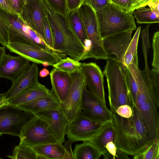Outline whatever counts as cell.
Returning a JSON list of instances; mask_svg holds the SVG:
<instances>
[{"instance_id":"obj_27","label":"cell","mask_w":159,"mask_h":159,"mask_svg":"<svg viewBox=\"0 0 159 159\" xmlns=\"http://www.w3.org/2000/svg\"><path fill=\"white\" fill-rule=\"evenodd\" d=\"M7 157L13 159H37L38 154L32 147L20 141L14 148L12 154Z\"/></svg>"},{"instance_id":"obj_12","label":"cell","mask_w":159,"mask_h":159,"mask_svg":"<svg viewBox=\"0 0 159 159\" xmlns=\"http://www.w3.org/2000/svg\"><path fill=\"white\" fill-rule=\"evenodd\" d=\"M71 74L72 81L69 94L65 101L60 103L61 109L66 116L69 122L81 110L83 93L86 87L81 71Z\"/></svg>"},{"instance_id":"obj_9","label":"cell","mask_w":159,"mask_h":159,"mask_svg":"<svg viewBox=\"0 0 159 159\" xmlns=\"http://www.w3.org/2000/svg\"><path fill=\"white\" fill-rule=\"evenodd\" d=\"M19 137L20 141L31 147L61 143L47 123L35 116L24 128Z\"/></svg>"},{"instance_id":"obj_45","label":"cell","mask_w":159,"mask_h":159,"mask_svg":"<svg viewBox=\"0 0 159 159\" xmlns=\"http://www.w3.org/2000/svg\"><path fill=\"white\" fill-rule=\"evenodd\" d=\"M156 0H144L142 4L139 6V8L145 7L148 6V4Z\"/></svg>"},{"instance_id":"obj_11","label":"cell","mask_w":159,"mask_h":159,"mask_svg":"<svg viewBox=\"0 0 159 159\" xmlns=\"http://www.w3.org/2000/svg\"><path fill=\"white\" fill-rule=\"evenodd\" d=\"M103 125L87 117L81 111L73 120L69 122L66 135L72 143L78 141H90Z\"/></svg>"},{"instance_id":"obj_42","label":"cell","mask_w":159,"mask_h":159,"mask_svg":"<svg viewBox=\"0 0 159 159\" xmlns=\"http://www.w3.org/2000/svg\"><path fill=\"white\" fill-rule=\"evenodd\" d=\"M49 74V70L46 68H43L40 71L39 75L40 77L44 78L48 76Z\"/></svg>"},{"instance_id":"obj_17","label":"cell","mask_w":159,"mask_h":159,"mask_svg":"<svg viewBox=\"0 0 159 159\" xmlns=\"http://www.w3.org/2000/svg\"><path fill=\"white\" fill-rule=\"evenodd\" d=\"M81 67L86 86L106 103L103 71L98 65L93 62L82 63Z\"/></svg>"},{"instance_id":"obj_38","label":"cell","mask_w":159,"mask_h":159,"mask_svg":"<svg viewBox=\"0 0 159 159\" xmlns=\"http://www.w3.org/2000/svg\"><path fill=\"white\" fill-rule=\"evenodd\" d=\"M68 11L77 9L81 5V0H66Z\"/></svg>"},{"instance_id":"obj_8","label":"cell","mask_w":159,"mask_h":159,"mask_svg":"<svg viewBox=\"0 0 159 159\" xmlns=\"http://www.w3.org/2000/svg\"><path fill=\"white\" fill-rule=\"evenodd\" d=\"M35 116L18 106L8 103L0 107V136L8 134L19 137L25 125Z\"/></svg>"},{"instance_id":"obj_3","label":"cell","mask_w":159,"mask_h":159,"mask_svg":"<svg viewBox=\"0 0 159 159\" xmlns=\"http://www.w3.org/2000/svg\"><path fill=\"white\" fill-rule=\"evenodd\" d=\"M141 26L131 38L133 30L118 33L102 39L103 47L108 59L117 61L121 67L128 68L137 55Z\"/></svg>"},{"instance_id":"obj_14","label":"cell","mask_w":159,"mask_h":159,"mask_svg":"<svg viewBox=\"0 0 159 159\" xmlns=\"http://www.w3.org/2000/svg\"><path fill=\"white\" fill-rule=\"evenodd\" d=\"M47 13L41 0H29L24 5L20 16L45 42L43 19Z\"/></svg>"},{"instance_id":"obj_2","label":"cell","mask_w":159,"mask_h":159,"mask_svg":"<svg viewBox=\"0 0 159 159\" xmlns=\"http://www.w3.org/2000/svg\"><path fill=\"white\" fill-rule=\"evenodd\" d=\"M43 3L52 31L53 50L78 61L84 60V46L66 18L55 12L45 0Z\"/></svg>"},{"instance_id":"obj_32","label":"cell","mask_w":159,"mask_h":159,"mask_svg":"<svg viewBox=\"0 0 159 159\" xmlns=\"http://www.w3.org/2000/svg\"><path fill=\"white\" fill-rule=\"evenodd\" d=\"M152 47L153 57L152 66L153 68L159 70V32L157 31L153 35Z\"/></svg>"},{"instance_id":"obj_50","label":"cell","mask_w":159,"mask_h":159,"mask_svg":"<svg viewBox=\"0 0 159 159\" xmlns=\"http://www.w3.org/2000/svg\"><path fill=\"white\" fill-rule=\"evenodd\" d=\"M2 159V158L1 157H0V159Z\"/></svg>"},{"instance_id":"obj_36","label":"cell","mask_w":159,"mask_h":159,"mask_svg":"<svg viewBox=\"0 0 159 159\" xmlns=\"http://www.w3.org/2000/svg\"><path fill=\"white\" fill-rule=\"evenodd\" d=\"M8 3L15 13L20 15L25 5L24 0H7Z\"/></svg>"},{"instance_id":"obj_30","label":"cell","mask_w":159,"mask_h":159,"mask_svg":"<svg viewBox=\"0 0 159 159\" xmlns=\"http://www.w3.org/2000/svg\"><path fill=\"white\" fill-rule=\"evenodd\" d=\"M134 159H159V141H153L143 152L133 156Z\"/></svg>"},{"instance_id":"obj_7","label":"cell","mask_w":159,"mask_h":159,"mask_svg":"<svg viewBox=\"0 0 159 159\" xmlns=\"http://www.w3.org/2000/svg\"><path fill=\"white\" fill-rule=\"evenodd\" d=\"M80 19L85 29L88 39L91 43L90 58L96 59H108L101 37L96 11L86 4L81 5L77 9Z\"/></svg>"},{"instance_id":"obj_13","label":"cell","mask_w":159,"mask_h":159,"mask_svg":"<svg viewBox=\"0 0 159 159\" xmlns=\"http://www.w3.org/2000/svg\"><path fill=\"white\" fill-rule=\"evenodd\" d=\"M81 111L87 117L103 125L111 120L112 112L106 103L86 88L83 93Z\"/></svg>"},{"instance_id":"obj_35","label":"cell","mask_w":159,"mask_h":159,"mask_svg":"<svg viewBox=\"0 0 159 159\" xmlns=\"http://www.w3.org/2000/svg\"><path fill=\"white\" fill-rule=\"evenodd\" d=\"M115 111L119 116L125 118L130 117L133 113L132 108L126 104L120 106Z\"/></svg>"},{"instance_id":"obj_15","label":"cell","mask_w":159,"mask_h":159,"mask_svg":"<svg viewBox=\"0 0 159 159\" xmlns=\"http://www.w3.org/2000/svg\"><path fill=\"white\" fill-rule=\"evenodd\" d=\"M39 69L37 64L33 62L30 67L12 82L9 89L1 93L7 101L16 96L23 91L38 85Z\"/></svg>"},{"instance_id":"obj_24","label":"cell","mask_w":159,"mask_h":159,"mask_svg":"<svg viewBox=\"0 0 159 159\" xmlns=\"http://www.w3.org/2000/svg\"><path fill=\"white\" fill-rule=\"evenodd\" d=\"M74 159H98L102 156L99 150L90 141L75 145Z\"/></svg>"},{"instance_id":"obj_25","label":"cell","mask_w":159,"mask_h":159,"mask_svg":"<svg viewBox=\"0 0 159 159\" xmlns=\"http://www.w3.org/2000/svg\"><path fill=\"white\" fill-rule=\"evenodd\" d=\"M65 18L70 27L84 45V42L88 39L85 29L79 16L77 9L68 11Z\"/></svg>"},{"instance_id":"obj_47","label":"cell","mask_w":159,"mask_h":159,"mask_svg":"<svg viewBox=\"0 0 159 159\" xmlns=\"http://www.w3.org/2000/svg\"><path fill=\"white\" fill-rule=\"evenodd\" d=\"M42 65L44 66H49V63L45 61L43 62L42 64Z\"/></svg>"},{"instance_id":"obj_34","label":"cell","mask_w":159,"mask_h":159,"mask_svg":"<svg viewBox=\"0 0 159 159\" xmlns=\"http://www.w3.org/2000/svg\"><path fill=\"white\" fill-rule=\"evenodd\" d=\"M111 2L110 0H81V5H88L97 11Z\"/></svg>"},{"instance_id":"obj_4","label":"cell","mask_w":159,"mask_h":159,"mask_svg":"<svg viewBox=\"0 0 159 159\" xmlns=\"http://www.w3.org/2000/svg\"><path fill=\"white\" fill-rule=\"evenodd\" d=\"M96 12L102 39L137 29L133 11H127L111 2Z\"/></svg>"},{"instance_id":"obj_44","label":"cell","mask_w":159,"mask_h":159,"mask_svg":"<svg viewBox=\"0 0 159 159\" xmlns=\"http://www.w3.org/2000/svg\"><path fill=\"white\" fill-rule=\"evenodd\" d=\"M6 54V47L0 46V60Z\"/></svg>"},{"instance_id":"obj_16","label":"cell","mask_w":159,"mask_h":159,"mask_svg":"<svg viewBox=\"0 0 159 159\" xmlns=\"http://www.w3.org/2000/svg\"><path fill=\"white\" fill-rule=\"evenodd\" d=\"M30 61L19 55L5 54L0 60V78L13 82L30 66Z\"/></svg>"},{"instance_id":"obj_22","label":"cell","mask_w":159,"mask_h":159,"mask_svg":"<svg viewBox=\"0 0 159 159\" xmlns=\"http://www.w3.org/2000/svg\"><path fill=\"white\" fill-rule=\"evenodd\" d=\"M38 154L37 159H69L64 144L52 143L32 147Z\"/></svg>"},{"instance_id":"obj_33","label":"cell","mask_w":159,"mask_h":159,"mask_svg":"<svg viewBox=\"0 0 159 159\" xmlns=\"http://www.w3.org/2000/svg\"><path fill=\"white\" fill-rule=\"evenodd\" d=\"M43 24L45 42L50 48L54 50L52 34L47 15L43 19Z\"/></svg>"},{"instance_id":"obj_40","label":"cell","mask_w":159,"mask_h":159,"mask_svg":"<svg viewBox=\"0 0 159 159\" xmlns=\"http://www.w3.org/2000/svg\"><path fill=\"white\" fill-rule=\"evenodd\" d=\"M64 143V145L66 148L68 156L69 159H74L73 152L71 148L72 143L68 139L67 141H65Z\"/></svg>"},{"instance_id":"obj_23","label":"cell","mask_w":159,"mask_h":159,"mask_svg":"<svg viewBox=\"0 0 159 159\" xmlns=\"http://www.w3.org/2000/svg\"><path fill=\"white\" fill-rule=\"evenodd\" d=\"M115 133L111 120L104 124L100 131L90 141L104 157L106 153V144L110 142L115 143Z\"/></svg>"},{"instance_id":"obj_48","label":"cell","mask_w":159,"mask_h":159,"mask_svg":"<svg viewBox=\"0 0 159 159\" xmlns=\"http://www.w3.org/2000/svg\"><path fill=\"white\" fill-rule=\"evenodd\" d=\"M136 0H131L133 4V6H134L135 4Z\"/></svg>"},{"instance_id":"obj_43","label":"cell","mask_w":159,"mask_h":159,"mask_svg":"<svg viewBox=\"0 0 159 159\" xmlns=\"http://www.w3.org/2000/svg\"><path fill=\"white\" fill-rule=\"evenodd\" d=\"M144 0H137L135 4L132 7L131 11H134L135 10L139 8Z\"/></svg>"},{"instance_id":"obj_46","label":"cell","mask_w":159,"mask_h":159,"mask_svg":"<svg viewBox=\"0 0 159 159\" xmlns=\"http://www.w3.org/2000/svg\"><path fill=\"white\" fill-rule=\"evenodd\" d=\"M7 103V101L4 99L1 94H0V107Z\"/></svg>"},{"instance_id":"obj_26","label":"cell","mask_w":159,"mask_h":159,"mask_svg":"<svg viewBox=\"0 0 159 159\" xmlns=\"http://www.w3.org/2000/svg\"><path fill=\"white\" fill-rule=\"evenodd\" d=\"M133 14L139 24H151L159 22V11L154 9L142 7L135 10Z\"/></svg>"},{"instance_id":"obj_37","label":"cell","mask_w":159,"mask_h":159,"mask_svg":"<svg viewBox=\"0 0 159 159\" xmlns=\"http://www.w3.org/2000/svg\"><path fill=\"white\" fill-rule=\"evenodd\" d=\"M115 5L127 11H131L133 4L131 0H110Z\"/></svg>"},{"instance_id":"obj_20","label":"cell","mask_w":159,"mask_h":159,"mask_svg":"<svg viewBox=\"0 0 159 159\" xmlns=\"http://www.w3.org/2000/svg\"><path fill=\"white\" fill-rule=\"evenodd\" d=\"M18 107L34 115L45 111L58 109L61 108L60 102L52 93Z\"/></svg>"},{"instance_id":"obj_21","label":"cell","mask_w":159,"mask_h":159,"mask_svg":"<svg viewBox=\"0 0 159 159\" xmlns=\"http://www.w3.org/2000/svg\"><path fill=\"white\" fill-rule=\"evenodd\" d=\"M52 93L51 90L39 83L35 86L23 91L16 96L8 100L7 103L11 105L18 106Z\"/></svg>"},{"instance_id":"obj_39","label":"cell","mask_w":159,"mask_h":159,"mask_svg":"<svg viewBox=\"0 0 159 159\" xmlns=\"http://www.w3.org/2000/svg\"><path fill=\"white\" fill-rule=\"evenodd\" d=\"M0 9L11 14H16L10 6L7 0H0Z\"/></svg>"},{"instance_id":"obj_29","label":"cell","mask_w":159,"mask_h":159,"mask_svg":"<svg viewBox=\"0 0 159 159\" xmlns=\"http://www.w3.org/2000/svg\"><path fill=\"white\" fill-rule=\"evenodd\" d=\"M125 76L132 103L134 106L138 90L137 84L128 68L121 67Z\"/></svg>"},{"instance_id":"obj_5","label":"cell","mask_w":159,"mask_h":159,"mask_svg":"<svg viewBox=\"0 0 159 159\" xmlns=\"http://www.w3.org/2000/svg\"><path fill=\"white\" fill-rule=\"evenodd\" d=\"M0 30L8 32L9 43H19L35 45L51 51L42 38L24 21L20 15L11 14L0 9Z\"/></svg>"},{"instance_id":"obj_1","label":"cell","mask_w":159,"mask_h":159,"mask_svg":"<svg viewBox=\"0 0 159 159\" xmlns=\"http://www.w3.org/2000/svg\"><path fill=\"white\" fill-rule=\"evenodd\" d=\"M132 109L133 115L128 118L111 111L116 147L128 155L134 156L143 152L153 141L149 136L136 108L134 106Z\"/></svg>"},{"instance_id":"obj_18","label":"cell","mask_w":159,"mask_h":159,"mask_svg":"<svg viewBox=\"0 0 159 159\" xmlns=\"http://www.w3.org/2000/svg\"><path fill=\"white\" fill-rule=\"evenodd\" d=\"M35 116L47 123L61 144L65 143L66 129L69 122L66 116L61 108L43 111Z\"/></svg>"},{"instance_id":"obj_41","label":"cell","mask_w":159,"mask_h":159,"mask_svg":"<svg viewBox=\"0 0 159 159\" xmlns=\"http://www.w3.org/2000/svg\"><path fill=\"white\" fill-rule=\"evenodd\" d=\"M150 8L154 9L159 11V0H156L148 4Z\"/></svg>"},{"instance_id":"obj_10","label":"cell","mask_w":159,"mask_h":159,"mask_svg":"<svg viewBox=\"0 0 159 159\" xmlns=\"http://www.w3.org/2000/svg\"><path fill=\"white\" fill-rule=\"evenodd\" d=\"M5 47L10 52L21 56L30 61L40 64L46 61L50 66H53L66 56L65 54L42 48L31 44L9 43Z\"/></svg>"},{"instance_id":"obj_6","label":"cell","mask_w":159,"mask_h":159,"mask_svg":"<svg viewBox=\"0 0 159 159\" xmlns=\"http://www.w3.org/2000/svg\"><path fill=\"white\" fill-rule=\"evenodd\" d=\"M107 60L103 72L107 82L111 111H116L118 107L124 104L133 108L134 106L120 64L113 59Z\"/></svg>"},{"instance_id":"obj_28","label":"cell","mask_w":159,"mask_h":159,"mask_svg":"<svg viewBox=\"0 0 159 159\" xmlns=\"http://www.w3.org/2000/svg\"><path fill=\"white\" fill-rule=\"evenodd\" d=\"M82 63L69 57L62 58L53 65L60 70L70 74L81 71Z\"/></svg>"},{"instance_id":"obj_49","label":"cell","mask_w":159,"mask_h":159,"mask_svg":"<svg viewBox=\"0 0 159 159\" xmlns=\"http://www.w3.org/2000/svg\"><path fill=\"white\" fill-rule=\"evenodd\" d=\"M29 0H24L25 4Z\"/></svg>"},{"instance_id":"obj_19","label":"cell","mask_w":159,"mask_h":159,"mask_svg":"<svg viewBox=\"0 0 159 159\" xmlns=\"http://www.w3.org/2000/svg\"><path fill=\"white\" fill-rule=\"evenodd\" d=\"M52 93L60 103L67 98L71 86L72 78L71 74L54 67L50 73Z\"/></svg>"},{"instance_id":"obj_31","label":"cell","mask_w":159,"mask_h":159,"mask_svg":"<svg viewBox=\"0 0 159 159\" xmlns=\"http://www.w3.org/2000/svg\"><path fill=\"white\" fill-rule=\"evenodd\" d=\"M56 12L65 18L68 12L66 0H46Z\"/></svg>"}]
</instances>
